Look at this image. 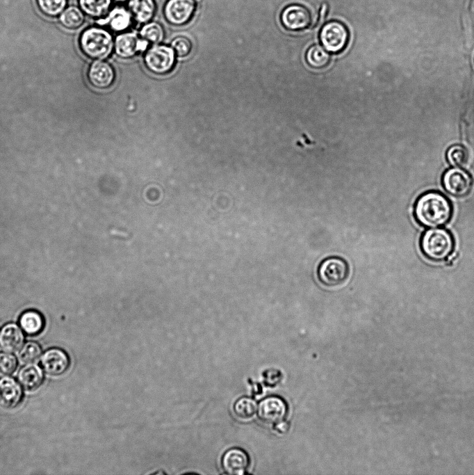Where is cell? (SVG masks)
Here are the masks:
<instances>
[{"label":"cell","instance_id":"6da1fadb","mask_svg":"<svg viewBox=\"0 0 474 475\" xmlns=\"http://www.w3.org/2000/svg\"><path fill=\"white\" fill-rule=\"evenodd\" d=\"M416 220L427 227H438L446 224L452 216L450 201L443 194L429 191L416 200L414 210Z\"/></svg>","mask_w":474,"mask_h":475},{"label":"cell","instance_id":"7a4b0ae2","mask_svg":"<svg viewBox=\"0 0 474 475\" xmlns=\"http://www.w3.org/2000/svg\"><path fill=\"white\" fill-rule=\"evenodd\" d=\"M79 46L87 56L102 60L111 54L114 41L112 35L106 29L92 26L81 33L79 37Z\"/></svg>","mask_w":474,"mask_h":475},{"label":"cell","instance_id":"3957f363","mask_svg":"<svg viewBox=\"0 0 474 475\" xmlns=\"http://www.w3.org/2000/svg\"><path fill=\"white\" fill-rule=\"evenodd\" d=\"M420 245L424 255L434 261L446 259L454 250L452 234L443 228L425 231L420 239Z\"/></svg>","mask_w":474,"mask_h":475},{"label":"cell","instance_id":"277c9868","mask_svg":"<svg viewBox=\"0 0 474 475\" xmlns=\"http://www.w3.org/2000/svg\"><path fill=\"white\" fill-rule=\"evenodd\" d=\"M350 275L348 262L339 257L325 259L318 266V277L320 282L327 287H337L343 284Z\"/></svg>","mask_w":474,"mask_h":475},{"label":"cell","instance_id":"5b68a950","mask_svg":"<svg viewBox=\"0 0 474 475\" xmlns=\"http://www.w3.org/2000/svg\"><path fill=\"white\" fill-rule=\"evenodd\" d=\"M350 33L347 27L338 21H330L323 25L320 31L322 47L330 53L343 51L349 42Z\"/></svg>","mask_w":474,"mask_h":475},{"label":"cell","instance_id":"8992f818","mask_svg":"<svg viewBox=\"0 0 474 475\" xmlns=\"http://www.w3.org/2000/svg\"><path fill=\"white\" fill-rule=\"evenodd\" d=\"M442 185L450 195L463 197L469 193L473 186L471 175L461 167L446 170L442 175Z\"/></svg>","mask_w":474,"mask_h":475},{"label":"cell","instance_id":"52a82bcc","mask_svg":"<svg viewBox=\"0 0 474 475\" xmlns=\"http://www.w3.org/2000/svg\"><path fill=\"white\" fill-rule=\"evenodd\" d=\"M195 10L194 0H167L163 7V15L170 24L181 26L191 20Z\"/></svg>","mask_w":474,"mask_h":475},{"label":"cell","instance_id":"ba28073f","mask_svg":"<svg viewBox=\"0 0 474 475\" xmlns=\"http://www.w3.org/2000/svg\"><path fill=\"white\" fill-rule=\"evenodd\" d=\"M174 60V51L166 45H155L148 49L145 56L146 65L156 74L168 72L172 68Z\"/></svg>","mask_w":474,"mask_h":475},{"label":"cell","instance_id":"9c48e42d","mask_svg":"<svg viewBox=\"0 0 474 475\" xmlns=\"http://www.w3.org/2000/svg\"><path fill=\"white\" fill-rule=\"evenodd\" d=\"M281 21L286 29L297 31L304 30L312 24V16L305 6L291 4L283 10Z\"/></svg>","mask_w":474,"mask_h":475},{"label":"cell","instance_id":"30bf717a","mask_svg":"<svg viewBox=\"0 0 474 475\" xmlns=\"http://www.w3.org/2000/svg\"><path fill=\"white\" fill-rule=\"evenodd\" d=\"M288 412L286 403L280 397L268 396L263 399L257 408L259 419L267 424H277L286 417Z\"/></svg>","mask_w":474,"mask_h":475},{"label":"cell","instance_id":"8fae6325","mask_svg":"<svg viewBox=\"0 0 474 475\" xmlns=\"http://www.w3.org/2000/svg\"><path fill=\"white\" fill-rule=\"evenodd\" d=\"M40 364L47 373L60 376L67 370L70 360L65 351L58 348H51L42 354Z\"/></svg>","mask_w":474,"mask_h":475},{"label":"cell","instance_id":"7c38bea8","mask_svg":"<svg viewBox=\"0 0 474 475\" xmlns=\"http://www.w3.org/2000/svg\"><path fill=\"white\" fill-rule=\"evenodd\" d=\"M23 391L19 383L13 378L4 376L0 378V408L11 410L22 401Z\"/></svg>","mask_w":474,"mask_h":475},{"label":"cell","instance_id":"4fadbf2b","mask_svg":"<svg viewBox=\"0 0 474 475\" xmlns=\"http://www.w3.org/2000/svg\"><path fill=\"white\" fill-rule=\"evenodd\" d=\"M250 465V458L242 449L234 447L228 449L222 458V467L230 475L244 474Z\"/></svg>","mask_w":474,"mask_h":475},{"label":"cell","instance_id":"5bb4252c","mask_svg":"<svg viewBox=\"0 0 474 475\" xmlns=\"http://www.w3.org/2000/svg\"><path fill=\"white\" fill-rule=\"evenodd\" d=\"M148 42L133 32L119 34L114 42L116 54L123 58L133 56L139 51L145 50Z\"/></svg>","mask_w":474,"mask_h":475},{"label":"cell","instance_id":"9a60e30c","mask_svg":"<svg viewBox=\"0 0 474 475\" xmlns=\"http://www.w3.org/2000/svg\"><path fill=\"white\" fill-rule=\"evenodd\" d=\"M115 72L113 67L101 60L94 61L88 70V79L95 88L104 89L113 82Z\"/></svg>","mask_w":474,"mask_h":475},{"label":"cell","instance_id":"2e32d148","mask_svg":"<svg viewBox=\"0 0 474 475\" xmlns=\"http://www.w3.org/2000/svg\"><path fill=\"white\" fill-rule=\"evenodd\" d=\"M24 342L23 330L15 323H8L0 330V347L5 352L19 351Z\"/></svg>","mask_w":474,"mask_h":475},{"label":"cell","instance_id":"e0dca14e","mask_svg":"<svg viewBox=\"0 0 474 475\" xmlns=\"http://www.w3.org/2000/svg\"><path fill=\"white\" fill-rule=\"evenodd\" d=\"M133 17L129 10L124 7L117 6L109 11L107 15L98 19V24L107 26L115 32H122L130 27Z\"/></svg>","mask_w":474,"mask_h":475},{"label":"cell","instance_id":"ac0fdd59","mask_svg":"<svg viewBox=\"0 0 474 475\" xmlns=\"http://www.w3.org/2000/svg\"><path fill=\"white\" fill-rule=\"evenodd\" d=\"M17 380L24 389L27 391L35 390L43 383V371L38 364H26L19 371Z\"/></svg>","mask_w":474,"mask_h":475},{"label":"cell","instance_id":"d6986e66","mask_svg":"<svg viewBox=\"0 0 474 475\" xmlns=\"http://www.w3.org/2000/svg\"><path fill=\"white\" fill-rule=\"evenodd\" d=\"M128 10L137 23L146 24L154 17L156 5L154 0H129Z\"/></svg>","mask_w":474,"mask_h":475},{"label":"cell","instance_id":"ffe728a7","mask_svg":"<svg viewBox=\"0 0 474 475\" xmlns=\"http://www.w3.org/2000/svg\"><path fill=\"white\" fill-rule=\"evenodd\" d=\"M113 0H78L83 13L90 18L100 19L109 13Z\"/></svg>","mask_w":474,"mask_h":475},{"label":"cell","instance_id":"44dd1931","mask_svg":"<svg viewBox=\"0 0 474 475\" xmlns=\"http://www.w3.org/2000/svg\"><path fill=\"white\" fill-rule=\"evenodd\" d=\"M19 323L23 332L31 336L40 333L44 326L42 314L35 310H28L22 313Z\"/></svg>","mask_w":474,"mask_h":475},{"label":"cell","instance_id":"7402d4cb","mask_svg":"<svg viewBox=\"0 0 474 475\" xmlns=\"http://www.w3.org/2000/svg\"><path fill=\"white\" fill-rule=\"evenodd\" d=\"M60 24L71 30L80 28L84 23L85 14L79 7L72 6L67 7L59 15Z\"/></svg>","mask_w":474,"mask_h":475},{"label":"cell","instance_id":"603a6c76","mask_svg":"<svg viewBox=\"0 0 474 475\" xmlns=\"http://www.w3.org/2000/svg\"><path fill=\"white\" fill-rule=\"evenodd\" d=\"M306 60L311 67L322 69L329 65L330 56L324 47L320 45H313L307 51Z\"/></svg>","mask_w":474,"mask_h":475},{"label":"cell","instance_id":"cb8c5ba5","mask_svg":"<svg viewBox=\"0 0 474 475\" xmlns=\"http://www.w3.org/2000/svg\"><path fill=\"white\" fill-rule=\"evenodd\" d=\"M140 37L148 43L159 44L164 38V29L161 24L149 22L144 24L140 31Z\"/></svg>","mask_w":474,"mask_h":475},{"label":"cell","instance_id":"d4e9b609","mask_svg":"<svg viewBox=\"0 0 474 475\" xmlns=\"http://www.w3.org/2000/svg\"><path fill=\"white\" fill-rule=\"evenodd\" d=\"M38 10L44 15L54 18L67 8V0H35Z\"/></svg>","mask_w":474,"mask_h":475},{"label":"cell","instance_id":"484cf974","mask_svg":"<svg viewBox=\"0 0 474 475\" xmlns=\"http://www.w3.org/2000/svg\"><path fill=\"white\" fill-rule=\"evenodd\" d=\"M257 408V404L254 399L249 397H242L235 402L234 411L239 419H249L255 414Z\"/></svg>","mask_w":474,"mask_h":475},{"label":"cell","instance_id":"4316f807","mask_svg":"<svg viewBox=\"0 0 474 475\" xmlns=\"http://www.w3.org/2000/svg\"><path fill=\"white\" fill-rule=\"evenodd\" d=\"M446 159L453 167H461L468 160V152L466 148L459 144L451 145L446 151Z\"/></svg>","mask_w":474,"mask_h":475},{"label":"cell","instance_id":"83f0119b","mask_svg":"<svg viewBox=\"0 0 474 475\" xmlns=\"http://www.w3.org/2000/svg\"><path fill=\"white\" fill-rule=\"evenodd\" d=\"M41 354L42 348L36 342L28 341L20 348L18 358L21 363L31 364L37 361Z\"/></svg>","mask_w":474,"mask_h":475},{"label":"cell","instance_id":"f1b7e54d","mask_svg":"<svg viewBox=\"0 0 474 475\" xmlns=\"http://www.w3.org/2000/svg\"><path fill=\"white\" fill-rule=\"evenodd\" d=\"M17 366V358L7 352L0 353V375L8 376L12 374Z\"/></svg>","mask_w":474,"mask_h":475},{"label":"cell","instance_id":"f546056e","mask_svg":"<svg viewBox=\"0 0 474 475\" xmlns=\"http://www.w3.org/2000/svg\"><path fill=\"white\" fill-rule=\"evenodd\" d=\"M171 46L174 53L179 57L188 56L192 49V44L187 38L179 36L175 38L171 42Z\"/></svg>","mask_w":474,"mask_h":475},{"label":"cell","instance_id":"4dcf8cb0","mask_svg":"<svg viewBox=\"0 0 474 475\" xmlns=\"http://www.w3.org/2000/svg\"><path fill=\"white\" fill-rule=\"evenodd\" d=\"M289 425L286 421L283 420L275 424V429L279 433H284L288 429Z\"/></svg>","mask_w":474,"mask_h":475},{"label":"cell","instance_id":"1f68e13d","mask_svg":"<svg viewBox=\"0 0 474 475\" xmlns=\"http://www.w3.org/2000/svg\"><path fill=\"white\" fill-rule=\"evenodd\" d=\"M111 232L113 234L116 235V236H124V237H127L129 236L128 234H126V232H122V231H119V230H115V229L112 230Z\"/></svg>","mask_w":474,"mask_h":475},{"label":"cell","instance_id":"d6a6232c","mask_svg":"<svg viewBox=\"0 0 474 475\" xmlns=\"http://www.w3.org/2000/svg\"><path fill=\"white\" fill-rule=\"evenodd\" d=\"M115 1L117 2H119V3H123V2H125V1H129V0H115Z\"/></svg>","mask_w":474,"mask_h":475}]
</instances>
